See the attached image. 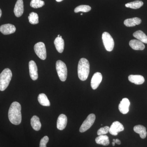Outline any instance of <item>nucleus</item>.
<instances>
[{
	"mask_svg": "<svg viewBox=\"0 0 147 147\" xmlns=\"http://www.w3.org/2000/svg\"><path fill=\"white\" fill-rule=\"evenodd\" d=\"M21 107L20 103L15 101L11 103L8 111L9 119L11 123L18 125L21 123L22 115Z\"/></svg>",
	"mask_w": 147,
	"mask_h": 147,
	"instance_id": "1",
	"label": "nucleus"
},
{
	"mask_svg": "<svg viewBox=\"0 0 147 147\" xmlns=\"http://www.w3.org/2000/svg\"><path fill=\"white\" fill-rule=\"evenodd\" d=\"M90 73V63L85 58H82L79 61L78 65V74L81 81H85L88 77Z\"/></svg>",
	"mask_w": 147,
	"mask_h": 147,
	"instance_id": "2",
	"label": "nucleus"
},
{
	"mask_svg": "<svg viewBox=\"0 0 147 147\" xmlns=\"http://www.w3.org/2000/svg\"><path fill=\"white\" fill-rule=\"evenodd\" d=\"M12 74L9 69L5 68L0 74V90H5L10 83Z\"/></svg>",
	"mask_w": 147,
	"mask_h": 147,
	"instance_id": "3",
	"label": "nucleus"
},
{
	"mask_svg": "<svg viewBox=\"0 0 147 147\" xmlns=\"http://www.w3.org/2000/svg\"><path fill=\"white\" fill-rule=\"evenodd\" d=\"M56 70L58 76L62 82L65 81L67 78V70L65 64L61 60H58L56 62Z\"/></svg>",
	"mask_w": 147,
	"mask_h": 147,
	"instance_id": "4",
	"label": "nucleus"
},
{
	"mask_svg": "<svg viewBox=\"0 0 147 147\" xmlns=\"http://www.w3.org/2000/svg\"><path fill=\"white\" fill-rule=\"evenodd\" d=\"M102 40L105 49L108 52H111L114 49L115 42L113 37L107 32H104L102 34Z\"/></svg>",
	"mask_w": 147,
	"mask_h": 147,
	"instance_id": "5",
	"label": "nucleus"
},
{
	"mask_svg": "<svg viewBox=\"0 0 147 147\" xmlns=\"http://www.w3.org/2000/svg\"><path fill=\"white\" fill-rule=\"evenodd\" d=\"M95 119L96 116L94 114H91L89 115L81 125L79 129L80 132L82 133L89 129L94 123Z\"/></svg>",
	"mask_w": 147,
	"mask_h": 147,
	"instance_id": "6",
	"label": "nucleus"
},
{
	"mask_svg": "<svg viewBox=\"0 0 147 147\" xmlns=\"http://www.w3.org/2000/svg\"><path fill=\"white\" fill-rule=\"evenodd\" d=\"M35 53L38 57L42 60H45L47 57L46 47L43 42H37L34 46Z\"/></svg>",
	"mask_w": 147,
	"mask_h": 147,
	"instance_id": "7",
	"label": "nucleus"
},
{
	"mask_svg": "<svg viewBox=\"0 0 147 147\" xmlns=\"http://www.w3.org/2000/svg\"><path fill=\"white\" fill-rule=\"evenodd\" d=\"M124 127L123 125L118 121L114 122L109 129L110 134L114 136H117L119 132L123 131Z\"/></svg>",
	"mask_w": 147,
	"mask_h": 147,
	"instance_id": "8",
	"label": "nucleus"
},
{
	"mask_svg": "<svg viewBox=\"0 0 147 147\" xmlns=\"http://www.w3.org/2000/svg\"><path fill=\"white\" fill-rule=\"evenodd\" d=\"M30 75L32 80L35 81L38 78V68L36 63L34 61H30L29 63Z\"/></svg>",
	"mask_w": 147,
	"mask_h": 147,
	"instance_id": "9",
	"label": "nucleus"
},
{
	"mask_svg": "<svg viewBox=\"0 0 147 147\" xmlns=\"http://www.w3.org/2000/svg\"><path fill=\"white\" fill-rule=\"evenodd\" d=\"M102 80V74L100 72H96L94 74L91 82V86L92 89L96 90L99 86Z\"/></svg>",
	"mask_w": 147,
	"mask_h": 147,
	"instance_id": "10",
	"label": "nucleus"
},
{
	"mask_svg": "<svg viewBox=\"0 0 147 147\" xmlns=\"http://www.w3.org/2000/svg\"><path fill=\"white\" fill-rule=\"evenodd\" d=\"M130 101L127 98H123L119 105V110L123 115L127 114L129 111Z\"/></svg>",
	"mask_w": 147,
	"mask_h": 147,
	"instance_id": "11",
	"label": "nucleus"
},
{
	"mask_svg": "<svg viewBox=\"0 0 147 147\" xmlns=\"http://www.w3.org/2000/svg\"><path fill=\"white\" fill-rule=\"evenodd\" d=\"M16 30V27L12 24H6L0 26V32L4 35L11 34L15 32Z\"/></svg>",
	"mask_w": 147,
	"mask_h": 147,
	"instance_id": "12",
	"label": "nucleus"
},
{
	"mask_svg": "<svg viewBox=\"0 0 147 147\" xmlns=\"http://www.w3.org/2000/svg\"><path fill=\"white\" fill-rule=\"evenodd\" d=\"M14 14L17 17H19L23 15L24 11V2L23 0H17L14 10Z\"/></svg>",
	"mask_w": 147,
	"mask_h": 147,
	"instance_id": "13",
	"label": "nucleus"
},
{
	"mask_svg": "<svg viewBox=\"0 0 147 147\" xmlns=\"http://www.w3.org/2000/svg\"><path fill=\"white\" fill-rule=\"evenodd\" d=\"M67 122L66 116L64 114H61L58 117L57 121V128L60 130H63L66 126Z\"/></svg>",
	"mask_w": 147,
	"mask_h": 147,
	"instance_id": "14",
	"label": "nucleus"
},
{
	"mask_svg": "<svg viewBox=\"0 0 147 147\" xmlns=\"http://www.w3.org/2000/svg\"><path fill=\"white\" fill-rule=\"evenodd\" d=\"M129 45L130 47L134 50H143L145 48L144 43L138 40H131L129 41Z\"/></svg>",
	"mask_w": 147,
	"mask_h": 147,
	"instance_id": "15",
	"label": "nucleus"
},
{
	"mask_svg": "<svg viewBox=\"0 0 147 147\" xmlns=\"http://www.w3.org/2000/svg\"><path fill=\"white\" fill-rule=\"evenodd\" d=\"M128 80L136 85H141L145 82L144 76L140 75H130L128 76Z\"/></svg>",
	"mask_w": 147,
	"mask_h": 147,
	"instance_id": "16",
	"label": "nucleus"
},
{
	"mask_svg": "<svg viewBox=\"0 0 147 147\" xmlns=\"http://www.w3.org/2000/svg\"><path fill=\"white\" fill-rule=\"evenodd\" d=\"M142 23V20L138 17L128 18L124 21V24L126 27H134L136 25H139Z\"/></svg>",
	"mask_w": 147,
	"mask_h": 147,
	"instance_id": "17",
	"label": "nucleus"
},
{
	"mask_svg": "<svg viewBox=\"0 0 147 147\" xmlns=\"http://www.w3.org/2000/svg\"><path fill=\"white\" fill-rule=\"evenodd\" d=\"M54 44L56 49L59 53H61L63 52L64 49L65 43L64 40L62 38L59 37L56 38L54 41Z\"/></svg>",
	"mask_w": 147,
	"mask_h": 147,
	"instance_id": "18",
	"label": "nucleus"
},
{
	"mask_svg": "<svg viewBox=\"0 0 147 147\" xmlns=\"http://www.w3.org/2000/svg\"><path fill=\"white\" fill-rule=\"evenodd\" d=\"M134 130L135 132L138 133L140 135V137L142 139H145L146 137L147 132L146 128L143 125H137L134 127Z\"/></svg>",
	"mask_w": 147,
	"mask_h": 147,
	"instance_id": "19",
	"label": "nucleus"
},
{
	"mask_svg": "<svg viewBox=\"0 0 147 147\" xmlns=\"http://www.w3.org/2000/svg\"><path fill=\"white\" fill-rule=\"evenodd\" d=\"M31 125L34 129L36 131H39L41 127L39 117L36 115L33 116L31 119Z\"/></svg>",
	"mask_w": 147,
	"mask_h": 147,
	"instance_id": "20",
	"label": "nucleus"
},
{
	"mask_svg": "<svg viewBox=\"0 0 147 147\" xmlns=\"http://www.w3.org/2000/svg\"><path fill=\"white\" fill-rule=\"evenodd\" d=\"M95 142L98 144L102 146H107L110 144L109 137L105 135H101L98 136L95 139Z\"/></svg>",
	"mask_w": 147,
	"mask_h": 147,
	"instance_id": "21",
	"label": "nucleus"
},
{
	"mask_svg": "<svg viewBox=\"0 0 147 147\" xmlns=\"http://www.w3.org/2000/svg\"><path fill=\"white\" fill-rule=\"evenodd\" d=\"M133 36L143 43L147 44V36L141 30L135 32L133 34Z\"/></svg>",
	"mask_w": 147,
	"mask_h": 147,
	"instance_id": "22",
	"label": "nucleus"
},
{
	"mask_svg": "<svg viewBox=\"0 0 147 147\" xmlns=\"http://www.w3.org/2000/svg\"><path fill=\"white\" fill-rule=\"evenodd\" d=\"M38 100L40 105L45 106H50V101L45 94L41 93L38 95Z\"/></svg>",
	"mask_w": 147,
	"mask_h": 147,
	"instance_id": "23",
	"label": "nucleus"
},
{
	"mask_svg": "<svg viewBox=\"0 0 147 147\" xmlns=\"http://www.w3.org/2000/svg\"><path fill=\"white\" fill-rule=\"evenodd\" d=\"M144 5V3L141 1H135L127 3L125 5L126 7L133 9H137L142 7Z\"/></svg>",
	"mask_w": 147,
	"mask_h": 147,
	"instance_id": "24",
	"label": "nucleus"
},
{
	"mask_svg": "<svg viewBox=\"0 0 147 147\" xmlns=\"http://www.w3.org/2000/svg\"><path fill=\"white\" fill-rule=\"evenodd\" d=\"M29 22L33 25H35L38 23V16L37 13L32 12L28 16Z\"/></svg>",
	"mask_w": 147,
	"mask_h": 147,
	"instance_id": "25",
	"label": "nucleus"
},
{
	"mask_svg": "<svg viewBox=\"0 0 147 147\" xmlns=\"http://www.w3.org/2000/svg\"><path fill=\"white\" fill-rule=\"evenodd\" d=\"M91 9V7L89 5H81L78 6L74 9V12L75 13H78L79 12H87L90 11Z\"/></svg>",
	"mask_w": 147,
	"mask_h": 147,
	"instance_id": "26",
	"label": "nucleus"
},
{
	"mask_svg": "<svg viewBox=\"0 0 147 147\" xmlns=\"http://www.w3.org/2000/svg\"><path fill=\"white\" fill-rule=\"evenodd\" d=\"M45 5V2L42 0H31L30 5L34 8L42 7Z\"/></svg>",
	"mask_w": 147,
	"mask_h": 147,
	"instance_id": "27",
	"label": "nucleus"
},
{
	"mask_svg": "<svg viewBox=\"0 0 147 147\" xmlns=\"http://www.w3.org/2000/svg\"><path fill=\"white\" fill-rule=\"evenodd\" d=\"M110 127L108 126H105L104 127H101L97 131V134L98 136L101 135H105L109 132Z\"/></svg>",
	"mask_w": 147,
	"mask_h": 147,
	"instance_id": "28",
	"label": "nucleus"
},
{
	"mask_svg": "<svg viewBox=\"0 0 147 147\" xmlns=\"http://www.w3.org/2000/svg\"><path fill=\"white\" fill-rule=\"evenodd\" d=\"M49 137L47 136L43 137L40 140L39 147H46V144L49 141Z\"/></svg>",
	"mask_w": 147,
	"mask_h": 147,
	"instance_id": "29",
	"label": "nucleus"
},
{
	"mask_svg": "<svg viewBox=\"0 0 147 147\" xmlns=\"http://www.w3.org/2000/svg\"><path fill=\"white\" fill-rule=\"evenodd\" d=\"M113 142L118 145H120L121 144V141L119 139H113Z\"/></svg>",
	"mask_w": 147,
	"mask_h": 147,
	"instance_id": "30",
	"label": "nucleus"
},
{
	"mask_svg": "<svg viewBox=\"0 0 147 147\" xmlns=\"http://www.w3.org/2000/svg\"><path fill=\"white\" fill-rule=\"evenodd\" d=\"M2 15V11L1 10V9H0V18H1V16Z\"/></svg>",
	"mask_w": 147,
	"mask_h": 147,
	"instance_id": "31",
	"label": "nucleus"
},
{
	"mask_svg": "<svg viewBox=\"0 0 147 147\" xmlns=\"http://www.w3.org/2000/svg\"><path fill=\"white\" fill-rule=\"evenodd\" d=\"M115 143L114 142H112V144H113V146H115Z\"/></svg>",
	"mask_w": 147,
	"mask_h": 147,
	"instance_id": "32",
	"label": "nucleus"
},
{
	"mask_svg": "<svg viewBox=\"0 0 147 147\" xmlns=\"http://www.w3.org/2000/svg\"><path fill=\"white\" fill-rule=\"evenodd\" d=\"M57 2H60L62 1H63V0H56Z\"/></svg>",
	"mask_w": 147,
	"mask_h": 147,
	"instance_id": "33",
	"label": "nucleus"
},
{
	"mask_svg": "<svg viewBox=\"0 0 147 147\" xmlns=\"http://www.w3.org/2000/svg\"><path fill=\"white\" fill-rule=\"evenodd\" d=\"M60 36V35H58V37H59Z\"/></svg>",
	"mask_w": 147,
	"mask_h": 147,
	"instance_id": "34",
	"label": "nucleus"
},
{
	"mask_svg": "<svg viewBox=\"0 0 147 147\" xmlns=\"http://www.w3.org/2000/svg\"><path fill=\"white\" fill-rule=\"evenodd\" d=\"M83 13H81V15H83Z\"/></svg>",
	"mask_w": 147,
	"mask_h": 147,
	"instance_id": "35",
	"label": "nucleus"
}]
</instances>
